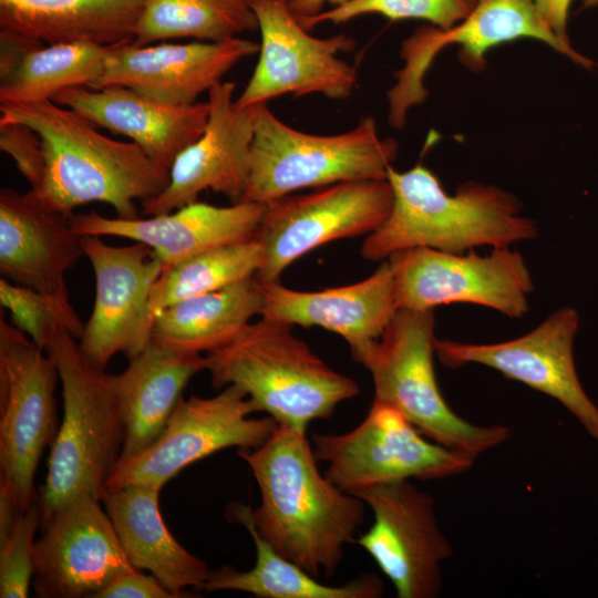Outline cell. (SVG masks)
<instances>
[{
  "mask_svg": "<svg viewBox=\"0 0 598 598\" xmlns=\"http://www.w3.org/2000/svg\"><path fill=\"white\" fill-rule=\"evenodd\" d=\"M237 454L259 488L251 509L258 534L312 576L330 577L357 538L365 503L320 473L307 431L277 424L261 445Z\"/></svg>",
  "mask_w": 598,
  "mask_h": 598,
  "instance_id": "obj_1",
  "label": "cell"
},
{
  "mask_svg": "<svg viewBox=\"0 0 598 598\" xmlns=\"http://www.w3.org/2000/svg\"><path fill=\"white\" fill-rule=\"evenodd\" d=\"M1 123H22L41 137L44 173L28 192L44 207L65 215L90 203H105L116 217L137 218L136 200L161 194L169 171L133 142L103 135L92 122L53 100L0 104Z\"/></svg>",
  "mask_w": 598,
  "mask_h": 598,
  "instance_id": "obj_2",
  "label": "cell"
},
{
  "mask_svg": "<svg viewBox=\"0 0 598 598\" xmlns=\"http://www.w3.org/2000/svg\"><path fill=\"white\" fill-rule=\"evenodd\" d=\"M386 178L392 208L363 240L365 259L383 260L416 247L455 254L476 246L508 247L537 235L535 223L520 215L519 202L498 187L466 183L448 195L423 165L405 172L391 166Z\"/></svg>",
  "mask_w": 598,
  "mask_h": 598,
  "instance_id": "obj_3",
  "label": "cell"
},
{
  "mask_svg": "<svg viewBox=\"0 0 598 598\" xmlns=\"http://www.w3.org/2000/svg\"><path fill=\"white\" fill-rule=\"evenodd\" d=\"M206 361L213 388L236 385L256 412L302 431L360 392L352 378L330 368L295 337L291 326L262 317L207 353Z\"/></svg>",
  "mask_w": 598,
  "mask_h": 598,
  "instance_id": "obj_4",
  "label": "cell"
},
{
  "mask_svg": "<svg viewBox=\"0 0 598 598\" xmlns=\"http://www.w3.org/2000/svg\"><path fill=\"white\" fill-rule=\"evenodd\" d=\"M75 339L60 330L45 348L59 372L63 415L37 497L41 525L78 497L101 499L124 444L110 374L86 359Z\"/></svg>",
  "mask_w": 598,
  "mask_h": 598,
  "instance_id": "obj_5",
  "label": "cell"
},
{
  "mask_svg": "<svg viewBox=\"0 0 598 598\" xmlns=\"http://www.w3.org/2000/svg\"><path fill=\"white\" fill-rule=\"evenodd\" d=\"M434 328L433 309L401 308L379 339L351 354L371 373L375 401L395 408L431 441L476 460L511 432L470 423L447 405L434 371Z\"/></svg>",
  "mask_w": 598,
  "mask_h": 598,
  "instance_id": "obj_6",
  "label": "cell"
},
{
  "mask_svg": "<svg viewBox=\"0 0 598 598\" xmlns=\"http://www.w3.org/2000/svg\"><path fill=\"white\" fill-rule=\"evenodd\" d=\"M398 150L394 138L380 136L371 116L347 132L316 135L285 124L267 103L257 104L243 202L266 204L308 187L386 179Z\"/></svg>",
  "mask_w": 598,
  "mask_h": 598,
  "instance_id": "obj_7",
  "label": "cell"
},
{
  "mask_svg": "<svg viewBox=\"0 0 598 598\" xmlns=\"http://www.w3.org/2000/svg\"><path fill=\"white\" fill-rule=\"evenodd\" d=\"M53 359L0 317V489L25 512L40 457L59 431Z\"/></svg>",
  "mask_w": 598,
  "mask_h": 598,
  "instance_id": "obj_8",
  "label": "cell"
},
{
  "mask_svg": "<svg viewBox=\"0 0 598 598\" xmlns=\"http://www.w3.org/2000/svg\"><path fill=\"white\" fill-rule=\"evenodd\" d=\"M326 476L341 489L403 480H439L470 470L474 458L431 441L395 408L373 401L365 419L347 433L311 435Z\"/></svg>",
  "mask_w": 598,
  "mask_h": 598,
  "instance_id": "obj_9",
  "label": "cell"
},
{
  "mask_svg": "<svg viewBox=\"0 0 598 598\" xmlns=\"http://www.w3.org/2000/svg\"><path fill=\"white\" fill-rule=\"evenodd\" d=\"M524 38L543 42L587 69L595 65L559 39L543 18L536 0H475L472 11L456 25L447 30L422 25L403 41L404 64L388 92L390 125L402 128L409 110L425 100V73L445 47L458 45L460 62L480 72L491 49Z\"/></svg>",
  "mask_w": 598,
  "mask_h": 598,
  "instance_id": "obj_10",
  "label": "cell"
},
{
  "mask_svg": "<svg viewBox=\"0 0 598 598\" xmlns=\"http://www.w3.org/2000/svg\"><path fill=\"white\" fill-rule=\"evenodd\" d=\"M393 190L386 179L342 182L266 203L256 234L259 281L279 280L296 259L327 243L369 235L388 217Z\"/></svg>",
  "mask_w": 598,
  "mask_h": 598,
  "instance_id": "obj_11",
  "label": "cell"
},
{
  "mask_svg": "<svg viewBox=\"0 0 598 598\" xmlns=\"http://www.w3.org/2000/svg\"><path fill=\"white\" fill-rule=\"evenodd\" d=\"M255 408L236 385L212 398L181 399L159 436L141 454L118 464L105 491L130 485L162 487L182 470L228 447L255 448L275 431L269 415L251 417Z\"/></svg>",
  "mask_w": 598,
  "mask_h": 598,
  "instance_id": "obj_12",
  "label": "cell"
},
{
  "mask_svg": "<svg viewBox=\"0 0 598 598\" xmlns=\"http://www.w3.org/2000/svg\"><path fill=\"white\" fill-rule=\"evenodd\" d=\"M388 260L398 309L434 310L440 305L466 302L511 318H520L528 310L532 276L522 255L508 247H496L487 256L416 247Z\"/></svg>",
  "mask_w": 598,
  "mask_h": 598,
  "instance_id": "obj_13",
  "label": "cell"
},
{
  "mask_svg": "<svg viewBox=\"0 0 598 598\" xmlns=\"http://www.w3.org/2000/svg\"><path fill=\"white\" fill-rule=\"evenodd\" d=\"M249 2L261 43L255 71L235 100L238 109L267 103L285 94L299 97L319 93L334 100L351 94L357 71L339 58V53L354 49L351 37H312L291 12L289 0Z\"/></svg>",
  "mask_w": 598,
  "mask_h": 598,
  "instance_id": "obj_14",
  "label": "cell"
},
{
  "mask_svg": "<svg viewBox=\"0 0 598 598\" xmlns=\"http://www.w3.org/2000/svg\"><path fill=\"white\" fill-rule=\"evenodd\" d=\"M373 513L372 526L358 544L392 582L399 598H434L441 566L453 549L439 528L433 497L410 480L352 492Z\"/></svg>",
  "mask_w": 598,
  "mask_h": 598,
  "instance_id": "obj_15",
  "label": "cell"
},
{
  "mask_svg": "<svg viewBox=\"0 0 598 598\" xmlns=\"http://www.w3.org/2000/svg\"><path fill=\"white\" fill-rule=\"evenodd\" d=\"M81 243L94 271L95 299L79 346L104 369L115 354L132 359L151 341V293L162 266L141 243L113 246L100 236H82Z\"/></svg>",
  "mask_w": 598,
  "mask_h": 598,
  "instance_id": "obj_16",
  "label": "cell"
},
{
  "mask_svg": "<svg viewBox=\"0 0 598 598\" xmlns=\"http://www.w3.org/2000/svg\"><path fill=\"white\" fill-rule=\"evenodd\" d=\"M578 321L576 310L564 307L519 338L491 344L436 339L435 351L450 368L486 365L554 398L598 440V409L581 388L574 364L573 341Z\"/></svg>",
  "mask_w": 598,
  "mask_h": 598,
  "instance_id": "obj_17",
  "label": "cell"
},
{
  "mask_svg": "<svg viewBox=\"0 0 598 598\" xmlns=\"http://www.w3.org/2000/svg\"><path fill=\"white\" fill-rule=\"evenodd\" d=\"M102 502L81 496L41 525L33 549L32 586L41 598L93 597L134 568Z\"/></svg>",
  "mask_w": 598,
  "mask_h": 598,
  "instance_id": "obj_18",
  "label": "cell"
},
{
  "mask_svg": "<svg viewBox=\"0 0 598 598\" xmlns=\"http://www.w3.org/2000/svg\"><path fill=\"white\" fill-rule=\"evenodd\" d=\"M235 84L218 82L208 93L209 114L203 134L174 161L169 182L157 196L142 202V214L155 216L197 202L212 190L231 204L243 202L249 177L255 106L238 109Z\"/></svg>",
  "mask_w": 598,
  "mask_h": 598,
  "instance_id": "obj_19",
  "label": "cell"
},
{
  "mask_svg": "<svg viewBox=\"0 0 598 598\" xmlns=\"http://www.w3.org/2000/svg\"><path fill=\"white\" fill-rule=\"evenodd\" d=\"M259 44L240 37L221 42L193 41L113 47L91 89L122 85L161 102L189 105L208 92Z\"/></svg>",
  "mask_w": 598,
  "mask_h": 598,
  "instance_id": "obj_20",
  "label": "cell"
},
{
  "mask_svg": "<svg viewBox=\"0 0 598 598\" xmlns=\"http://www.w3.org/2000/svg\"><path fill=\"white\" fill-rule=\"evenodd\" d=\"M265 210L264 203L219 207L197 200L146 218H111L96 212L72 214L70 224L81 237L115 236L146 245L163 271L204 251L255 238Z\"/></svg>",
  "mask_w": 598,
  "mask_h": 598,
  "instance_id": "obj_21",
  "label": "cell"
},
{
  "mask_svg": "<svg viewBox=\"0 0 598 598\" xmlns=\"http://www.w3.org/2000/svg\"><path fill=\"white\" fill-rule=\"evenodd\" d=\"M71 215L51 210L29 192L0 190V274L2 278L56 302H70L65 272L84 256Z\"/></svg>",
  "mask_w": 598,
  "mask_h": 598,
  "instance_id": "obj_22",
  "label": "cell"
},
{
  "mask_svg": "<svg viewBox=\"0 0 598 598\" xmlns=\"http://www.w3.org/2000/svg\"><path fill=\"white\" fill-rule=\"evenodd\" d=\"M257 283L262 318L291 327L324 328L342 337L351 352L379 339L398 310L389 260L364 280L318 291L293 290L279 280Z\"/></svg>",
  "mask_w": 598,
  "mask_h": 598,
  "instance_id": "obj_23",
  "label": "cell"
},
{
  "mask_svg": "<svg viewBox=\"0 0 598 598\" xmlns=\"http://www.w3.org/2000/svg\"><path fill=\"white\" fill-rule=\"evenodd\" d=\"M52 100L96 126L127 136L168 171L179 153L203 134L209 114L207 102L175 105L122 85L73 86Z\"/></svg>",
  "mask_w": 598,
  "mask_h": 598,
  "instance_id": "obj_24",
  "label": "cell"
},
{
  "mask_svg": "<svg viewBox=\"0 0 598 598\" xmlns=\"http://www.w3.org/2000/svg\"><path fill=\"white\" fill-rule=\"evenodd\" d=\"M128 360L121 373L110 374L125 430L118 464L141 454L159 436L189 380L207 367L206 355L152 339Z\"/></svg>",
  "mask_w": 598,
  "mask_h": 598,
  "instance_id": "obj_25",
  "label": "cell"
},
{
  "mask_svg": "<svg viewBox=\"0 0 598 598\" xmlns=\"http://www.w3.org/2000/svg\"><path fill=\"white\" fill-rule=\"evenodd\" d=\"M159 492L152 486L130 485L103 492L101 502L130 564L148 570L175 598L188 597L185 589L199 590L210 569L167 528L159 511Z\"/></svg>",
  "mask_w": 598,
  "mask_h": 598,
  "instance_id": "obj_26",
  "label": "cell"
},
{
  "mask_svg": "<svg viewBox=\"0 0 598 598\" xmlns=\"http://www.w3.org/2000/svg\"><path fill=\"white\" fill-rule=\"evenodd\" d=\"M147 0H0V31L42 43L134 40Z\"/></svg>",
  "mask_w": 598,
  "mask_h": 598,
  "instance_id": "obj_27",
  "label": "cell"
},
{
  "mask_svg": "<svg viewBox=\"0 0 598 598\" xmlns=\"http://www.w3.org/2000/svg\"><path fill=\"white\" fill-rule=\"evenodd\" d=\"M0 104L52 100L62 90L91 87L113 47L42 42L0 31Z\"/></svg>",
  "mask_w": 598,
  "mask_h": 598,
  "instance_id": "obj_28",
  "label": "cell"
},
{
  "mask_svg": "<svg viewBox=\"0 0 598 598\" xmlns=\"http://www.w3.org/2000/svg\"><path fill=\"white\" fill-rule=\"evenodd\" d=\"M249 506L229 507L233 519L243 524L256 548L251 569L239 571L231 566L210 570L199 590H236L260 598H377L383 587L375 575H362L343 585H324L297 564L281 556L257 532Z\"/></svg>",
  "mask_w": 598,
  "mask_h": 598,
  "instance_id": "obj_29",
  "label": "cell"
},
{
  "mask_svg": "<svg viewBox=\"0 0 598 598\" xmlns=\"http://www.w3.org/2000/svg\"><path fill=\"white\" fill-rule=\"evenodd\" d=\"M261 311L262 297L251 277L166 307L154 316L152 340L210 353L230 342Z\"/></svg>",
  "mask_w": 598,
  "mask_h": 598,
  "instance_id": "obj_30",
  "label": "cell"
},
{
  "mask_svg": "<svg viewBox=\"0 0 598 598\" xmlns=\"http://www.w3.org/2000/svg\"><path fill=\"white\" fill-rule=\"evenodd\" d=\"M257 29L249 0H147L132 43L174 39L221 42Z\"/></svg>",
  "mask_w": 598,
  "mask_h": 598,
  "instance_id": "obj_31",
  "label": "cell"
},
{
  "mask_svg": "<svg viewBox=\"0 0 598 598\" xmlns=\"http://www.w3.org/2000/svg\"><path fill=\"white\" fill-rule=\"evenodd\" d=\"M262 262L258 239L214 248L163 270L151 293L153 316L166 307L255 277Z\"/></svg>",
  "mask_w": 598,
  "mask_h": 598,
  "instance_id": "obj_32",
  "label": "cell"
},
{
  "mask_svg": "<svg viewBox=\"0 0 598 598\" xmlns=\"http://www.w3.org/2000/svg\"><path fill=\"white\" fill-rule=\"evenodd\" d=\"M475 0H349L299 21L310 31L319 23H343L364 14H380L391 21L419 19L442 30L460 23L472 11Z\"/></svg>",
  "mask_w": 598,
  "mask_h": 598,
  "instance_id": "obj_33",
  "label": "cell"
},
{
  "mask_svg": "<svg viewBox=\"0 0 598 598\" xmlns=\"http://www.w3.org/2000/svg\"><path fill=\"white\" fill-rule=\"evenodd\" d=\"M0 303L10 311L11 323L43 350L60 330L76 339L82 336L84 323L73 307L4 278L0 279Z\"/></svg>",
  "mask_w": 598,
  "mask_h": 598,
  "instance_id": "obj_34",
  "label": "cell"
},
{
  "mask_svg": "<svg viewBox=\"0 0 598 598\" xmlns=\"http://www.w3.org/2000/svg\"><path fill=\"white\" fill-rule=\"evenodd\" d=\"M38 497V496H37ZM41 527L38 498L0 527V597L25 598L33 579L34 534Z\"/></svg>",
  "mask_w": 598,
  "mask_h": 598,
  "instance_id": "obj_35",
  "label": "cell"
},
{
  "mask_svg": "<svg viewBox=\"0 0 598 598\" xmlns=\"http://www.w3.org/2000/svg\"><path fill=\"white\" fill-rule=\"evenodd\" d=\"M0 148L12 158L30 188H37L44 173V150L40 135L22 123H1Z\"/></svg>",
  "mask_w": 598,
  "mask_h": 598,
  "instance_id": "obj_36",
  "label": "cell"
},
{
  "mask_svg": "<svg viewBox=\"0 0 598 598\" xmlns=\"http://www.w3.org/2000/svg\"><path fill=\"white\" fill-rule=\"evenodd\" d=\"M93 598H175L152 574L132 569L112 580Z\"/></svg>",
  "mask_w": 598,
  "mask_h": 598,
  "instance_id": "obj_37",
  "label": "cell"
},
{
  "mask_svg": "<svg viewBox=\"0 0 598 598\" xmlns=\"http://www.w3.org/2000/svg\"><path fill=\"white\" fill-rule=\"evenodd\" d=\"M538 9L553 29V31L566 43H569L567 35V22L569 8L573 0H536Z\"/></svg>",
  "mask_w": 598,
  "mask_h": 598,
  "instance_id": "obj_38",
  "label": "cell"
},
{
  "mask_svg": "<svg viewBox=\"0 0 598 598\" xmlns=\"http://www.w3.org/2000/svg\"><path fill=\"white\" fill-rule=\"evenodd\" d=\"M347 1L349 0H289V8L295 17L301 21L323 11L326 4L334 8Z\"/></svg>",
  "mask_w": 598,
  "mask_h": 598,
  "instance_id": "obj_39",
  "label": "cell"
},
{
  "mask_svg": "<svg viewBox=\"0 0 598 598\" xmlns=\"http://www.w3.org/2000/svg\"><path fill=\"white\" fill-rule=\"evenodd\" d=\"M598 6V0H582V9H589Z\"/></svg>",
  "mask_w": 598,
  "mask_h": 598,
  "instance_id": "obj_40",
  "label": "cell"
}]
</instances>
